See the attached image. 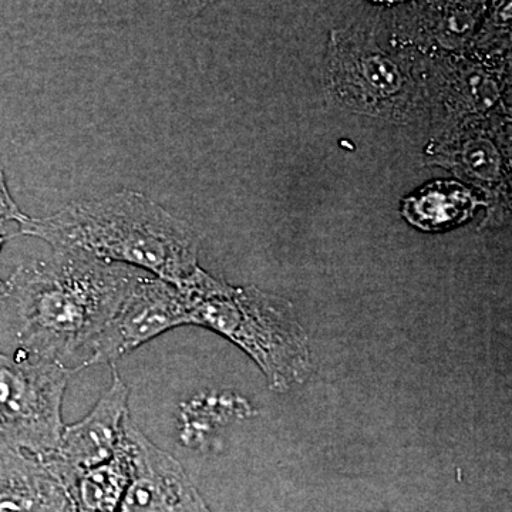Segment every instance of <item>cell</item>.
<instances>
[{
  "instance_id": "obj_1",
  "label": "cell",
  "mask_w": 512,
  "mask_h": 512,
  "mask_svg": "<svg viewBox=\"0 0 512 512\" xmlns=\"http://www.w3.org/2000/svg\"><path fill=\"white\" fill-rule=\"evenodd\" d=\"M137 269L80 252L19 265L0 302V338L16 350L72 370L86 369L97 339L113 318Z\"/></svg>"
},
{
  "instance_id": "obj_2",
  "label": "cell",
  "mask_w": 512,
  "mask_h": 512,
  "mask_svg": "<svg viewBox=\"0 0 512 512\" xmlns=\"http://www.w3.org/2000/svg\"><path fill=\"white\" fill-rule=\"evenodd\" d=\"M16 235L131 266L178 288L200 269L194 229L137 191L72 202L49 217L29 218Z\"/></svg>"
},
{
  "instance_id": "obj_3",
  "label": "cell",
  "mask_w": 512,
  "mask_h": 512,
  "mask_svg": "<svg viewBox=\"0 0 512 512\" xmlns=\"http://www.w3.org/2000/svg\"><path fill=\"white\" fill-rule=\"evenodd\" d=\"M178 288V286H177ZM188 325L220 333L255 360L272 389L302 382L309 369L308 340L291 305L255 288H234L198 269L180 286Z\"/></svg>"
},
{
  "instance_id": "obj_4",
  "label": "cell",
  "mask_w": 512,
  "mask_h": 512,
  "mask_svg": "<svg viewBox=\"0 0 512 512\" xmlns=\"http://www.w3.org/2000/svg\"><path fill=\"white\" fill-rule=\"evenodd\" d=\"M74 373L60 363L15 350L0 352V441L45 461L64 423V393Z\"/></svg>"
},
{
  "instance_id": "obj_5",
  "label": "cell",
  "mask_w": 512,
  "mask_h": 512,
  "mask_svg": "<svg viewBox=\"0 0 512 512\" xmlns=\"http://www.w3.org/2000/svg\"><path fill=\"white\" fill-rule=\"evenodd\" d=\"M326 76L339 103L372 116L403 114L413 89L410 77L363 30L332 33Z\"/></svg>"
},
{
  "instance_id": "obj_6",
  "label": "cell",
  "mask_w": 512,
  "mask_h": 512,
  "mask_svg": "<svg viewBox=\"0 0 512 512\" xmlns=\"http://www.w3.org/2000/svg\"><path fill=\"white\" fill-rule=\"evenodd\" d=\"M184 325H188L185 293L157 276L138 274L97 339L87 367L116 365L121 357Z\"/></svg>"
},
{
  "instance_id": "obj_7",
  "label": "cell",
  "mask_w": 512,
  "mask_h": 512,
  "mask_svg": "<svg viewBox=\"0 0 512 512\" xmlns=\"http://www.w3.org/2000/svg\"><path fill=\"white\" fill-rule=\"evenodd\" d=\"M128 396L130 390L113 365L110 387L92 412L77 423L64 426L55 453L42 461L64 490L84 471L116 453L130 420Z\"/></svg>"
},
{
  "instance_id": "obj_8",
  "label": "cell",
  "mask_w": 512,
  "mask_h": 512,
  "mask_svg": "<svg viewBox=\"0 0 512 512\" xmlns=\"http://www.w3.org/2000/svg\"><path fill=\"white\" fill-rule=\"evenodd\" d=\"M133 477L117 512H211L183 466L130 424Z\"/></svg>"
},
{
  "instance_id": "obj_9",
  "label": "cell",
  "mask_w": 512,
  "mask_h": 512,
  "mask_svg": "<svg viewBox=\"0 0 512 512\" xmlns=\"http://www.w3.org/2000/svg\"><path fill=\"white\" fill-rule=\"evenodd\" d=\"M0 512H74L42 461L0 441Z\"/></svg>"
},
{
  "instance_id": "obj_10",
  "label": "cell",
  "mask_w": 512,
  "mask_h": 512,
  "mask_svg": "<svg viewBox=\"0 0 512 512\" xmlns=\"http://www.w3.org/2000/svg\"><path fill=\"white\" fill-rule=\"evenodd\" d=\"M131 419L116 453L80 474L69 487L74 512H117L133 477L134 444L130 434Z\"/></svg>"
},
{
  "instance_id": "obj_11",
  "label": "cell",
  "mask_w": 512,
  "mask_h": 512,
  "mask_svg": "<svg viewBox=\"0 0 512 512\" xmlns=\"http://www.w3.org/2000/svg\"><path fill=\"white\" fill-rule=\"evenodd\" d=\"M481 202L457 181H434L403 201V217L423 231L456 228L473 217Z\"/></svg>"
},
{
  "instance_id": "obj_12",
  "label": "cell",
  "mask_w": 512,
  "mask_h": 512,
  "mask_svg": "<svg viewBox=\"0 0 512 512\" xmlns=\"http://www.w3.org/2000/svg\"><path fill=\"white\" fill-rule=\"evenodd\" d=\"M463 151L464 165L468 173L481 180H494L500 168V157L488 141H473Z\"/></svg>"
},
{
  "instance_id": "obj_13",
  "label": "cell",
  "mask_w": 512,
  "mask_h": 512,
  "mask_svg": "<svg viewBox=\"0 0 512 512\" xmlns=\"http://www.w3.org/2000/svg\"><path fill=\"white\" fill-rule=\"evenodd\" d=\"M28 215L23 214L10 195L8 184H6L5 171L0 164V222L15 221L20 227L29 221Z\"/></svg>"
},
{
  "instance_id": "obj_14",
  "label": "cell",
  "mask_w": 512,
  "mask_h": 512,
  "mask_svg": "<svg viewBox=\"0 0 512 512\" xmlns=\"http://www.w3.org/2000/svg\"><path fill=\"white\" fill-rule=\"evenodd\" d=\"M97 2H103V0H97ZM181 5L185 6L188 12L197 13L205 6L211 5V3L217 2V0H178Z\"/></svg>"
},
{
  "instance_id": "obj_15",
  "label": "cell",
  "mask_w": 512,
  "mask_h": 512,
  "mask_svg": "<svg viewBox=\"0 0 512 512\" xmlns=\"http://www.w3.org/2000/svg\"><path fill=\"white\" fill-rule=\"evenodd\" d=\"M15 237V235H2L0 234V251H2L3 245L6 244L8 239ZM3 293H5V281L0 279V302H2Z\"/></svg>"
},
{
  "instance_id": "obj_16",
  "label": "cell",
  "mask_w": 512,
  "mask_h": 512,
  "mask_svg": "<svg viewBox=\"0 0 512 512\" xmlns=\"http://www.w3.org/2000/svg\"><path fill=\"white\" fill-rule=\"evenodd\" d=\"M376 3H384V5H394V3L406 2V0H372Z\"/></svg>"
}]
</instances>
